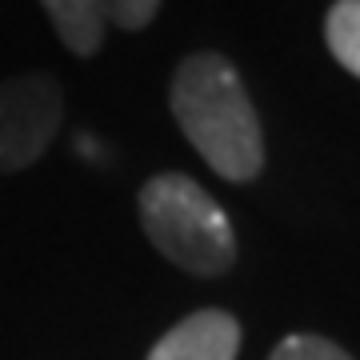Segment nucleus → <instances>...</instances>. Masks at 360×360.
I'll use <instances>...</instances> for the list:
<instances>
[{
	"instance_id": "obj_7",
	"label": "nucleus",
	"mask_w": 360,
	"mask_h": 360,
	"mask_svg": "<svg viewBox=\"0 0 360 360\" xmlns=\"http://www.w3.org/2000/svg\"><path fill=\"white\" fill-rule=\"evenodd\" d=\"M269 360H352L340 345L324 340V336H312V333H296V336H284L281 345L272 348Z\"/></svg>"
},
{
	"instance_id": "obj_1",
	"label": "nucleus",
	"mask_w": 360,
	"mask_h": 360,
	"mask_svg": "<svg viewBox=\"0 0 360 360\" xmlns=\"http://www.w3.org/2000/svg\"><path fill=\"white\" fill-rule=\"evenodd\" d=\"M168 108L184 141L229 184H248L264 172V132L245 80L229 56L193 52L168 84Z\"/></svg>"
},
{
	"instance_id": "obj_4",
	"label": "nucleus",
	"mask_w": 360,
	"mask_h": 360,
	"mask_svg": "<svg viewBox=\"0 0 360 360\" xmlns=\"http://www.w3.org/2000/svg\"><path fill=\"white\" fill-rule=\"evenodd\" d=\"M240 321L224 309H200L172 324L153 345L148 360H236Z\"/></svg>"
},
{
	"instance_id": "obj_8",
	"label": "nucleus",
	"mask_w": 360,
	"mask_h": 360,
	"mask_svg": "<svg viewBox=\"0 0 360 360\" xmlns=\"http://www.w3.org/2000/svg\"><path fill=\"white\" fill-rule=\"evenodd\" d=\"M108 28H124V32H144L160 13V0H101Z\"/></svg>"
},
{
	"instance_id": "obj_5",
	"label": "nucleus",
	"mask_w": 360,
	"mask_h": 360,
	"mask_svg": "<svg viewBox=\"0 0 360 360\" xmlns=\"http://www.w3.org/2000/svg\"><path fill=\"white\" fill-rule=\"evenodd\" d=\"M40 8L49 13L52 32L60 37L68 52L77 56H96L104 49V32H108V20H104L101 0H40Z\"/></svg>"
},
{
	"instance_id": "obj_3",
	"label": "nucleus",
	"mask_w": 360,
	"mask_h": 360,
	"mask_svg": "<svg viewBox=\"0 0 360 360\" xmlns=\"http://www.w3.org/2000/svg\"><path fill=\"white\" fill-rule=\"evenodd\" d=\"M65 124V92L49 72L0 80V172H25Z\"/></svg>"
},
{
	"instance_id": "obj_2",
	"label": "nucleus",
	"mask_w": 360,
	"mask_h": 360,
	"mask_svg": "<svg viewBox=\"0 0 360 360\" xmlns=\"http://www.w3.org/2000/svg\"><path fill=\"white\" fill-rule=\"evenodd\" d=\"M141 229L168 264L193 276H224L236 264V232L229 212L184 172L144 180L136 196Z\"/></svg>"
},
{
	"instance_id": "obj_6",
	"label": "nucleus",
	"mask_w": 360,
	"mask_h": 360,
	"mask_svg": "<svg viewBox=\"0 0 360 360\" xmlns=\"http://www.w3.org/2000/svg\"><path fill=\"white\" fill-rule=\"evenodd\" d=\"M324 40L336 65L360 80V0H336L324 16Z\"/></svg>"
}]
</instances>
